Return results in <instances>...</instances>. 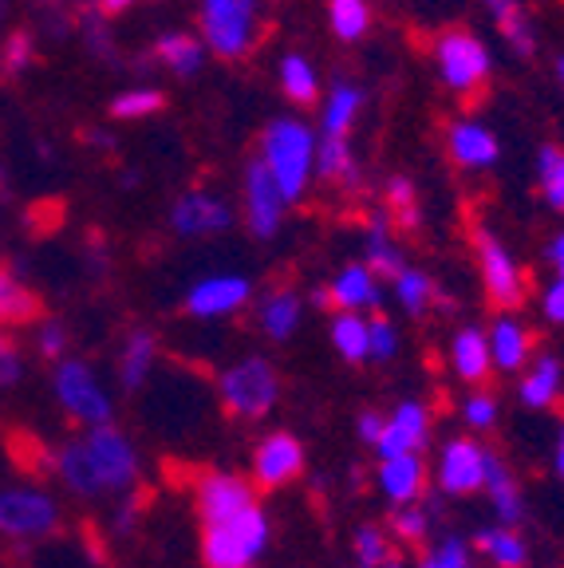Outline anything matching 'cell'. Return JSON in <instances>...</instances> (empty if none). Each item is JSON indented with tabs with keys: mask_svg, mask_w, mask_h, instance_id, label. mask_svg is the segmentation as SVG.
I'll return each instance as SVG.
<instances>
[{
	"mask_svg": "<svg viewBox=\"0 0 564 568\" xmlns=\"http://www.w3.org/2000/svg\"><path fill=\"white\" fill-rule=\"evenodd\" d=\"M446 154L462 170H490L502 159V139L482 119H459L446 126Z\"/></svg>",
	"mask_w": 564,
	"mask_h": 568,
	"instance_id": "d6986e66",
	"label": "cell"
},
{
	"mask_svg": "<svg viewBox=\"0 0 564 568\" xmlns=\"http://www.w3.org/2000/svg\"><path fill=\"white\" fill-rule=\"evenodd\" d=\"M63 525L60 497L44 486H0V537L4 541L36 545L56 537Z\"/></svg>",
	"mask_w": 564,
	"mask_h": 568,
	"instance_id": "8992f818",
	"label": "cell"
},
{
	"mask_svg": "<svg viewBox=\"0 0 564 568\" xmlns=\"http://www.w3.org/2000/svg\"><path fill=\"white\" fill-rule=\"evenodd\" d=\"M426 443H431V410H426L423 399H403L391 410L380 443L371 450H375V462H383L399 458V454H423Z\"/></svg>",
	"mask_w": 564,
	"mask_h": 568,
	"instance_id": "e0dca14e",
	"label": "cell"
},
{
	"mask_svg": "<svg viewBox=\"0 0 564 568\" xmlns=\"http://www.w3.org/2000/svg\"><path fill=\"white\" fill-rule=\"evenodd\" d=\"M269 514L261 506L230 517V521L202 529V565L205 568H253V560L269 549Z\"/></svg>",
	"mask_w": 564,
	"mask_h": 568,
	"instance_id": "52a82bcc",
	"label": "cell"
},
{
	"mask_svg": "<svg viewBox=\"0 0 564 568\" xmlns=\"http://www.w3.org/2000/svg\"><path fill=\"white\" fill-rule=\"evenodd\" d=\"M367 364H391L399 355V328L391 316H371L367 320Z\"/></svg>",
	"mask_w": 564,
	"mask_h": 568,
	"instance_id": "7bdbcfd3",
	"label": "cell"
},
{
	"mask_svg": "<svg viewBox=\"0 0 564 568\" xmlns=\"http://www.w3.org/2000/svg\"><path fill=\"white\" fill-rule=\"evenodd\" d=\"M352 552L360 560V568H383L395 560L391 552V532L380 529V525H360L352 537Z\"/></svg>",
	"mask_w": 564,
	"mask_h": 568,
	"instance_id": "f35d334b",
	"label": "cell"
},
{
	"mask_svg": "<svg viewBox=\"0 0 564 568\" xmlns=\"http://www.w3.org/2000/svg\"><path fill=\"white\" fill-rule=\"evenodd\" d=\"M363 265L380 276V281H395V276L406 268L403 248H399L395 233H391V222L383 217V213L380 217H371L367 230H363Z\"/></svg>",
	"mask_w": 564,
	"mask_h": 568,
	"instance_id": "f1b7e54d",
	"label": "cell"
},
{
	"mask_svg": "<svg viewBox=\"0 0 564 568\" xmlns=\"http://www.w3.org/2000/svg\"><path fill=\"white\" fill-rule=\"evenodd\" d=\"M154 60H159L167 71H174L178 80H190V75H198V71H202V63H205L202 36H194V32H162L159 40H154Z\"/></svg>",
	"mask_w": 564,
	"mask_h": 568,
	"instance_id": "4dcf8cb0",
	"label": "cell"
},
{
	"mask_svg": "<svg viewBox=\"0 0 564 568\" xmlns=\"http://www.w3.org/2000/svg\"><path fill=\"white\" fill-rule=\"evenodd\" d=\"M387 222L403 225V230H415L419 225V194L415 182L403 174H395L387 182Z\"/></svg>",
	"mask_w": 564,
	"mask_h": 568,
	"instance_id": "60d3db41",
	"label": "cell"
},
{
	"mask_svg": "<svg viewBox=\"0 0 564 568\" xmlns=\"http://www.w3.org/2000/svg\"><path fill=\"white\" fill-rule=\"evenodd\" d=\"M383 426H387V418H383L380 410H360V418H355V435H360L367 446H375L383 435Z\"/></svg>",
	"mask_w": 564,
	"mask_h": 568,
	"instance_id": "681fc988",
	"label": "cell"
},
{
	"mask_svg": "<svg viewBox=\"0 0 564 568\" xmlns=\"http://www.w3.org/2000/svg\"><path fill=\"white\" fill-rule=\"evenodd\" d=\"M218 403L238 423H261L281 403V372L269 355H245L218 375Z\"/></svg>",
	"mask_w": 564,
	"mask_h": 568,
	"instance_id": "3957f363",
	"label": "cell"
},
{
	"mask_svg": "<svg viewBox=\"0 0 564 568\" xmlns=\"http://www.w3.org/2000/svg\"><path fill=\"white\" fill-rule=\"evenodd\" d=\"M541 312H545L548 324L564 328V281H553L545 293H541Z\"/></svg>",
	"mask_w": 564,
	"mask_h": 568,
	"instance_id": "c3c4849f",
	"label": "cell"
},
{
	"mask_svg": "<svg viewBox=\"0 0 564 568\" xmlns=\"http://www.w3.org/2000/svg\"><path fill=\"white\" fill-rule=\"evenodd\" d=\"M383 568H403V565H395V560H391V565H383Z\"/></svg>",
	"mask_w": 564,
	"mask_h": 568,
	"instance_id": "11a10c76",
	"label": "cell"
},
{
	"mask_svg": "<svg viewBox=\"0 0 564 568\" xmlns=\"http://www.w3.org/2000/svg\"><path fill=\"white\" fill-rule=\"evenodd\" d=\"M426 481H431V470H426L423 454H399V458L375 462V486L395 509L423 501Z\"/></svg>",
	"mask_w": 564,
	"mask_h": 568,
	"instance_id": "ffe728a7",
	"label": "cell"
},
{
	"mask_svg": "<svg viewBox=\"0 0 564 568\" xmlns=\"http://www.w3.org/2000/svg\"><path fill=\"white\" fill-rule=\"evenodd\" d=\"M230 225H233V205L213 194V190H185L170 205V230L182 241L221 237V233H230Z\"/></svg>",
	"mask_w": 564,
	"mask_h": 568,
	"instance_id": "8fae6325",
	"label": "cell"
},
{
	"mask_svg": "<svg viewBox=\"0 0 564 568\" xmlns=\"http://www.w3.org/2000/svg\"><path fill=\"white\" fill-rule=\"evenodd\" d=\"M477 552L494 568H525L530 565V545L517 529H505V525H494V529L477 532Z\"/></svg>",
	"mask_w": 564,
	"mask_h": 568,
	"instance_id": "836d02e7",
	"label": "cell"
},
{
	"mask_svg": "<svg viewBox=\"0 0 564 568\" xmlns=\"http://www.w3.org/2000/svg\"><path fill=\"white\" fill-rule=\"evenodd\" d=\"M253 489H284L304 474V443L292 430H269L249 458Z\"/></svg>",
	"mask_w": 564,
	"mask_h": 568,
	"instance_id": "7c38bea8",
	"label": "cell"
},
{
	"mask_svg": "<svg viewBox=\"0 0 564 568\" xmlns=\"http://www.w3.org/2000/svg\"><path fill=\"white\" fill-rule=\"evenodd\" d=\"M284 194L276 190V182L269 178V170L261 166V159H249L245 178H241V217H245V230L256 241H273L284 225Z\"/></svg>",
	"mask_w": 564,
	"mask_h": 568,
	"instance_id": "30bf717a",
	"label": "cell"
},
{
	"mask_svg": "<svg viewBox=\"0 0 564 568\" xmlns=\"http://www.w3.org/2000/svg\"><path fill=\"white\" fill-rule=\"evenodd\" d=\"M497 415H502V407H497V399L490 395V390L474 387L462 399V423L474 430V435H485V430H494L497 426Z\"/></svg>",
	"mask_w": 564,
	"mask_h": 568,
	"instance_id": "ee69618b",
	"label": "cell"
},
{
	"mask_svg": "<svg viewBox=\"0 0 564 568\" xmlns=\"http://www.w3.org/2000/svg\"><path fill=\"white\" fill-rule=\"evenodd\" d=\"M256 328H261V336L273 339V344H289L292 336H296L300 320H304V301H300L296 288H289V284H273L261 301H256Z\"/></svg>",
	"mask_w": 564,
	"mask_h": 568,
	"instance_id": "7402d4cb",
	"label": "cell"
},
{
	"mask_svg": "<svg viewBox=\"0 0 564 568\" xmlns=\"http://www.w3.org/2000/svg\"><path fill=\"white\" fill-rule=\"evenodd\" d=\"M0 60H4V68H9V71L28 68V60H32V36H28V32L9 36V44H4V52H0Z\"/></svg>",
	"mask_w": 564,
	"mask_h": 568,
	"instance_id": "7dc6e473",
	"label": "cell"
},
{
	"mask_svg": "<svg viewBox=\"0 0 564 568\" xmlns=\"http://www.w3.org/2000/svg\"><path fill=\"white\" fill-rule=\"evenodd\" d=\"M162 106H167V95H162L159 88H131L111 99V115L123 119V123H134V119L159 115Z\"/></svg>",
	"mask_w": 564,
	"mask_h": 568,
	"instance_id": "74e56055",
	"label": "cell"
},
{
	"mask_svg": "<svg viewBox=\"0 0 564 568\" xmlns=\"http://www.w3.org/2000/svg\"><path fill=\"white\" fill-rule=\"evenodd\" d=\"M482 494L490 497V506L497 514V525L505 529H517L525 521V494H521L517 474L510 470V462L497 450H485V478H482Z\"/></svg>",
	"mask_w": 564,
	"mask_h": 568,
	"instance_id": "44dd1931",
	"label": "cell"
},
{
	"mask_svg": "<svg viewBox=\"0 0 564 568\" xmlns=\"http://www.w3.org/2000/svg\"><path fill=\"white\" fill-rule=\"evenodd\" d=\"M52 474L71 497L103 501V497L131 494L139 486L142 458L131 435H123L115 423H107L56 446Z\"/></svg>",
	"mask_w": 564,
	"mask_h": 568,
	"instance_id": "6da1fadb",
	"label": "cell"
},
{
	"mask_svg": "<svg viewBox=\"0 0 564 568\" xmlns=\"http://www.w3.org/2000/svg\"><path fill=\"white\" fill-rule=\"evenodd\" d=\"M434 71H439V80L446 91H454L462 99H474L490 83L494 55H490V44L477 32H470V28H446L434 40Z\"/></svg>",
	"mask_w": 564,
	"mask_h": 568,
	"instance_id": "277c9868",
	"label": "cell"
},
{
	"mask_svg": "<svg viewBox=\"0 0 564 568\" xmlns=\"http://www.w3.org/2000/svg\"><path fill=\"white\" fill-rule=\"evenodd\" d=\"M328 339H332L335 355L344 364L360 367L367 364V316H355V312H335L332 324H328Z\"/></svg>",
	"mask_w": 564,
	"mask_h": 568,
	"instance_id": "d6a6232c",
	"label": "cell"
},
{
	"mask_svg": "<svg viewBox=\"0 0 564 568\" xmlns=\"http://www.w3.org/2000/svg\"><path fill=\"white\" fill-rule=\"evenodd\" d=\"M68 344H71V332L63 320H40V328H36V352L44 355V359H52V364H60V359H68Z\"/></svg>",
	"mask_w": 564,
	"mask_h": 568,
	"instance_id": "f6af8a7d",
	"label": "cell"
},
{
	"mask_svg": "<svg viewBox=\"0 0 564 568\" xmlns=\"http://www.w3.org/2000/svg\"><path fill=\"white\" fill-rule=\"evenodd\" d=\"M24 379V352L12 332H0V390H12Z\"/></svg>",
	"mask_w": 564,
	"mask_h": 568,
	"instance_id": "bcb514c9",
	"label": "cell"
},
{
	"mask_svg": "<svg viewBox=\"0 0 564 568\" xmlns=\"http://www.w3.org/2000/svg\"><path fill=\"white\" fill-rule=\"evenodd\" d=\"M545 261H548V268H553L556 281H564V230L548 237V245H545Z\"/></svg>",
	"mask_w": 564,
	"mask_h": 568,
	"instance_id": "f907efd6",
	"label": "cell"
},
{
	"mask_svg": "<svg viewBox=\"0 0 564 568\" xmlns=\"http://www.w3.org/2000/svg\"><path fill=\"white\" fill-rule=\"evenodd\" d=\"M474 253H477V273H482V288H485V296H490V304H497L502 312H513L525 301V273H521L510 245H505L502 237H494L490 230H477Z\"/></svg>",
	"mask_w": 564,
	"mask_h": 568,
	"instance_id": "9c48e42d",
	"label": "cell"
},
{
	"mask_svg": "<svg viewBox=\"0 0 564 568\" xmlns=\"http://www.w3.org/2000/svg\"><path fill=\"white\" fill-rule=\"evenodd\" d=\"M482 9L490 12L494 28L502 32V40L510 44V52L517 60H533L537 55V36H533L530 12L521 0H482Z\"/></svg>",
	"mask_w": 564,
	"mask_h": 568,
	"instance_id": "83f0119b",
	"label": "cell"
},
{
	"mask_svg": "<svg viewBox=\"0 0 564 568\" xmlns=\"http://www.w3.org/2000/svg\"><path fill=\"white\" fill-rule=\"evenodd\" d=\"M198 36L218 60H245L261 36V0H202Z\"/></svg>",
	"mask_w": 564,
	"mask_h": 568,
	"instance_id": "ba28073f",
	"label": "cell"
},
{
	"mask_svg": "<svg viewBox=\"0 0 564 568\" xmlns=\"http://www.w3.org/2000/svg\"><path fill=\"white\" fill-rule=\"evenodd\" d=\"M537 186L541 197L564 213V151L561 146H541L537 151Z\"/></svg>",
	"mask_w": 564,
	"mask_h": 568,
	"instance_id": "8d00e7d4",
	"label": "cell"
},
{
	"mask_svg": "<svg viewBox=\"0 0 564 568\" xmlns=\"http://www.w3.org/2000/svg\"><path fill=\"white\" fill-rule=\"evenodd\" d=\"M485 344H490V364H494V372L502 375H521L525 367L533 364V332L521 324L513 312H502V316H494V324L485 328Z\"/></svg>",
	"mask_w": 564,
	"mask_h": 568,
	"instance_id": "ac0fdd59",
	"label": "cell"
},
{
	"mask_svg": "<svg viewBox=\"0 0 564 568\" xmlns=\"http://www.w3.org/2000/svg\"><path fill=\"white\" fill-rule=\"evenodd\" d=\"M363 111V88L352 80H335L320 99V139H352Z\"/></svg>",
	"mask_w": 564,
	"mask_h": 568,
	"instance_id": "cb8c5ba5",
	"label": "cell"
},
{
	"mask_svg": "<svg viewBox=\"0 0 564 568\" xmlns=\"http://www.w3.org/2000/svg\"><path fill=\"white\" fill-rule=\"evenodd\" d=\"M391 293H395L399 308H403L406 316H426L431 304L439 301V284H434V276L426 273V268L406 265L403 273L391 281Z\"/></svg>",
	"mask_w": 564,
	"mask_h": 568,
	"instance_id": "e575fe53",
	"label": "cell"
},
{
	"mask_svg": "<svg viewBox=\"0 0 564 568\" xmlns=\"http://www.w3.org/2000/svg\"><path fill=\"white\" fill-rule=\"evenodd\" d=\"M52 395L60 403V410L83 430H95V426L115 423V403H111V390L95 375V367L88 359H60L52 367Z\"/></svg>",
	"mask_w": 564,
	"mask_h": 568,
	"instance_id": "5b68a950",
	"label": "cell"
},
{
	"mask_svg": "<svg viewBox=\"0 0 564 568\" xmlns=\"http://www.w3.org/2000/svg\"><path fill=\"white\" fill-rule=\"evenodd\" d=\"M561 390H564V364H561V355H553V352L533 355V364L517 375V399H521V407H530V410L556 407Z\"/></svg>",
	"mask_w": 564,
	"mask_h": 568,
	"instance_id": "603a6c76",
	"label": "cell"
},
{
	"mask_svg": "<svg viewBox=\"0 0 564 568\" xmlns=\"http://www.w3.org/2000/svg\"><path fill=\"white\" fill-rule=\"evenodd\" d=\"M253 301V281L245 273H210L190 284L182 312L194 320H225Z\"/></svg>",
	"mask_w": 564,
	"mask_h": 568,
	"instance_id": "4fadbf2b",
	"label": "cell"
},
{
	"mask_svg": "<svg viewBox=\"0 0 564 568\" xmlns=\"http://www.w3.org/2000/svg\"><path fill=\"white\" fill-rule=\"evenodd\" d=\"M194 506L202 525H218L230 521V517L245 514V509L256 506V489L249 478H238V474L225 470H210L194 481Z\"/></svg>",
	"mask_w": 564,
	"mask_h": 568,
	"instance_id": "5bb4252c",
	"label": "cell"
},
{
	"mask_svg": "<svg viewBox=\"0 0 564 568\" xmlns=\"http://www.w3.org/2000/svg\"><path fill=\"white\" fill-rule=\"evenodd\" d=\"M159 364V336L150 328H131L119 347V359H115V375H119V387L123 390H139L142 383L150 379Z\"/></svg>",
	"mask_w": 564,
	"mask_h": 568,
	"instance_id": "d4e9b609",
	"label": "cell"
},
{
	"mask_svg": "<svg viewBox=\"0 0 564 568\" xmlns=\"http://www.w3.org/2000/svg\"><path fill=\"white\" fill-rule=\"evenodd\" d=\"M276 80L289 103L296 106H316L320 103V71L312 68V60L304 52H284L281 68H276Z\"/></svg>",
	"mask_w": 564,
	"mask_h": 568,
	"instance_id": "1f68e13d",
	"label": "cell"
},
{
	"mask_svg": "<svg viewBox=\"0 0 564 568\" xmlns=\"http://www.w3.org/2000/svg\"><path fill=\"white\" fill-rule=\"evenodd\" d=\"M316 304L320 308H332V312H355V316L375 312L383 304L380 276L371 273L363 261H352V265H344L332 281H328L324 293L316 288Z\"/></svg>",
	"mask_w": 564,
	"mask_h": 568,
	"instance_id": "2e32d148",
	"label": "cell"
},
{
	"mask_svg": "<svg viewBox=\"0 0 564 568\" xmlns=\"http://www.w3.org/2000/svg\"><path fill=\"white\" fill-rule=\"evenodd\" d=\"M256 159L269 170L284 202L296 205L316 178V126L300 115H276L256 139Z\"/></svg>",
	"mask_w": 564,
	"mask_h": 568,
	"instance_id": "7a4b0ae2",
	"label": "cell"
},
{
	"mask_svg": "<svg viewBox=\"0 0 564 568\" xmlns=\"http://www.w3.org/2000/svg\"><path fill=\"white\" fill-rule=\"evenodd\" d=\"M553 466H556V478L564 481V426H561V435H556V446H553Z\"/></svg>",
	"mask_w": 564,
	"mask_h": 568,
	"instance_id": "816d5d0a",
	"label": "cell"
},
{
	"mask_svg": "<svg viewBox=\"0 0 564 568\" xmlns=\"http://www.w3.org/2000/svg\"><path fill=\"white\" fill-rule=\"evenodd\" d=\"M40 296L36 288H28V281L12 265H0V332L24 328L40 320Z\"/></svg>",
	"mask_w": 564,
	"mask_h": 568,
	"instance_id": "4316f807",
	"label": "cell"
},
{
	"mask_svg": "<svg viewBox=\"0 0 564 568\" xmlns=\"http://www.w3.org/2000/svg\"><path fill=\"white\" fill-rule=\"evenodd\" d=\"M328 24L335 40L355 44L371 28V0H328Z\"/></svg>",
	"mask_w": 564,
	"mask_h": 568,
	"instance_id": "d590c367",
	"label": "cell"
},
{
	"mask_svg": "<svg viewBox=\"0 0 564 568\" xmlns=\"http://www.w3.org/2000/svg\"><path fill=\"white\" fill-rule=\"evenodd\" d=\"M556 80H561V88H564V55L556 60Z\"/></svg>",
	"mask_w": 564,
	"mask_h": 568,
	"instance_id": "db71d44e",
	"label": "cell"
},
{
	"mask_svg": "<svg viewBox=\"0 0 564 568\" xmlns=\"http://www.w3.org/2000/svg\"><path fill=\"white\" fill-rule=\"evenodd\" d=\"M485 450L474 438H450L434 462V481L446 497H474L485 478Z\"/></svg>",
	"mask_w": 564,
	"mask_h": 568,
	"instance_id": "9a60e30c",
	"label": "cell"
},
{
	"mask_svg": "<svg viewBox=\"0 0 564 568\" xmlns=\"http://www.w3.org/2000/svg\"><path fill=\"white\" fill-rule=\"evenodd\" d=\"M131 4H139V0H99L103 12H123V9H131Z\"/></svg>",
	"mask_w": 564,
	"mask_h": 568,
	"instance_id": "f5cc1de1",
	"label": "cell"
},
{
	"mask_svg": "<svg viewBox=\"0 0 564 568\" xmlns=\"http://www.w3.org/2000/svg\"><path fill=\"white\" fill-rule=\"evenodd\" d=\"M419 568H474V549H470L466 537L446 532L442 541H434L431 549L423 552Z\"/></svg>",
	"mask_w": 564,
	"mask_h": 568,
	"instance_id": "b9f144b4",
	"label": "cell"
},
{
	"mask_svg": "<svg viewBox=\"0 0 564 568\" xmlns=\"http://www.w3.org/2000/svg\"><path fill=\"white\" fill-rule=\"evenodd\" d=\"M431 525H434V514L415 501V506H399L391 509V521H387V532H395L403 545H423L431 537Z\"/></svg>",
	"mask_w": 564,
	"mask_h": 568,
	"instance_id": "ab89813d",
	"label": "cell"
},
{
	"mask_svg": "<svg viewBox=\"0 0 564 568\" xmlns=\"http://www.w3.org/2000/svg\"><path fill=\"white\" fill-rule=\"evenodd\" d=\"M316 178L335 190L360 186V162H355L352 139H320L316 134Z\"/></svg>",
	"mask_w": 564,
	"mask_h": 568,
	"instance_id": "f546056e",
	"label": "cell"
},
{
	"mask_svg": "<svg viewBox=\"0 0 564 568\" xmlns=\"http://www.w3.org/2000/svg\"><path fill=\"white\" fill-rule=\"evenodd\" d=\"M450 367H454V375H459L462 383H470V387H482V383L494 375L485 328L470 324V328L454 332V339H450Z\"/></svg>",
	"mask_w": 564,
	"mask_h": 568,
	"instance_id": "484cf974",
	"label": "cell"
}]
</instances>
